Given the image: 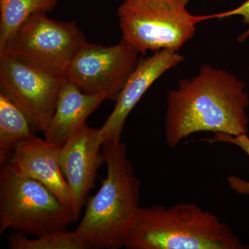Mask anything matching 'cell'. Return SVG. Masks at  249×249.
I'll return each instance as SVG.
<instances>
[{
  "label": "cell",
  "mask_w": 249,
  "mask_h": 249,
  "mask_svg": "<svg viewBox=\"0 0 249 249\" xmlns=\"http://www.w3.org/2000/svg\"><path fill=\"white\" fill-rule=\"evenodd\" d=\"M12 249H88V246L78 240L74 231H56L28 238L22 232L11 234L8 238Z\"/></svg>",
  "instance_id": "obj_15"
},
{
  "label": "cell",
  "mask_w": 249,
  "mask_h": 249,
  "mask_svg": "<svg viewBox=\"0 0 249 249\" xmlns=\"http://www.w3.org/2000/svg\"><path fill=\"white\" fill-rule=\"evenodd\" d=\"M241 16V17L242 18V19H243V22L249 25V0H247V1L242 3L240 6H237L235 9L230 10V11H226V12L214 15V18H218V19H222V18L231 17V16ZM249 36V28L248 30L239 37L238 41H240L241 42H243Z\"/></svg>",
  "instance_id": "obj_17"
},
{
  "label": "cell",
  "mask_w": 249,
  "mask_h": 249,
  "mask_svg": "<svg viewBox=\"0 0 249 249\" xmlns=\"http://www.w3.org/2000/svg\"><path fill=\"white\" fill-rule=\"evenodd\" d=\"M140 54L123 38L111 46L85 42L69 67L67 80L83 93L103 95L116 101Z\"/></svg>",
  "instance_id": "obj_7"
},
{
  "label": "cell",
  "mask_w": 249,
  "mask_h": 249,
  "mask_svg": "<svg viewBox=\"0 0 249 249\" xmlns=\"http://www.w3.org/2000/svg\"><path fill=\"white\" fill-rule=\"evenodd\" d=\"M34 132L24 111L0 91V163L4 164L10 152L21 142L34 137Z\"/></svg>",
  "instance_id": "obj_13"
},
{
  "label": "cell",
  "mask_w": 249,
  "mask_h": 249,
  "mask_svg": "<svg viewBox=\"0 0 249 249\" xmlns=\"http://www.w3.org/2000/svg\"><path fill=\"white\" fill-rule=\"evenodd\" d=\"M77 219L71 208L9 161L0 172V234L7 229L34 236L65 230Z\"/></svg>",
  "instance_id": "obj_4"
},
{
  "label": "cell",
  "mask_w": 249,
  "mask_h": 249,
  "mask_svg": "<svg viewBox=\"0 0 249 249\" xmlns=\"http://www.w3.org/2000/svg\"><path fill=\"white\" fill-rule=\"evenodd\" d=\"M60 147L34 135L18 144L7 161L24 175L43 183L64 204L73 210L71 192L60 166Z\"/></svg>",
  "instance_id": "obj_11"
},
{
  "label": "cell",
  "mask_w": 249,
  "mask_h": 249,
  "mask_svg": "<svg viewBox=\"0 0 249 249\" xmlns=\"http://www.w3.org/2000/svg\"><path fill=\"white\" fill-rule=\"evenodd\" d=\"M57 3L58 0H0V50L28 18L47 14Z\"/></svg>",
  "instance_id": "obj_14"
},
{
  "label": "cell",
  "mask_w": 249,
  "mask_h": 249,
  "mask_svg": "<svg viewBox=\"0 0 249 249\" xmlns=\"http://www.w3.org/2000/svg\"><path fill=\"white\" fill-rule=\"evenodd\" d=\"M191 0H124L118 8L123 39L141 54L178 52L196 34V24L213 16H195Z\"/></svg>",
  "instance_id": "obj_5"
},
{
  "label": "cell",
  "mask_w": 249,
  "mask_h": 249,
  "mask_svg": "<svg viewBox=\"0 0 249 249\" xmlns=\"http://www.w3.org/2000/svg\"><path fill=\"white\" fill-rule=\"evenodd\" d=\"M65 75L52 73L0 53V89L27 115L34 131L44 132L53 116Z\"/></svg>",
  "instance_id": "obj_8"
},
{
  "label": "cell",
  "mask_w": 249,
  "mask_h": 249,
  "mask_svg": "<svg viewBox=\"0 0 249 249\" xmlns=\"http://www.w3.org/2000/svg\"><path fill=\"white\" fill-rule=\"evenodd\" d=\"M128 249H246L231 228L192 203L139 207L124 242Z\"/></svg>",
  "instance_id": "obj_3"
},
{
  "label": "cell",
  "mask_w": 249,
  "mask_h": 249,
  "mask_svg": "<svg viewBox=\"0 0 249 249\" xmlns=\"http://www.w3.org/2000/svg\"><path fill=\"white\" fill-rule=\"evenodd\" d=\"M246 85L232 73L211 65L178 82L167 95L165 140L170 148L197 132L247 134L249 105Z\"/></svg>",
  "instance_id": "obj_1"
},
{
  "label": "cell",
  "mask_w": 249,
  "mask_h": 249,
  "mask_svg": "<svg viewBox=\"0 0 249 249\" xmlns=\"http://www.w3.org/2000/svg\"><path fill=\"white\" fill-rule=\"evenodd\" d=\"M86 38L74 22L50 19L47 14L28 18L0 53L16 57L45 71L65 75Z\"/></svg>",
  "instance_id": "obj_6"
},
{
  "label": "cell",
  "mask_w": 249,
  "mask_h": 249,
  "mask_svg": "<svg viewBox=\"0 0 249 249\" xmlns=\"http://www.w3.org/2000/svg\"><path fill=\"white\" fill-rule=\"evenodd\" d=\"M106 100L101 94H87L68 80L62 85L53 116L45 130V139L62 146Z\"/></svg>",
  "instance_id": "obj_12"
},
{
  "label": "cell",
  "mask_w": 249,
  "mask_h": 249,
  "mask_svg": "<svg viewBox=\"0 0 249 249\" xmlns=\"http://www.w3.org/2000/svg\"><path fill=\"white\" fill-rule=\"evenodd\" d=\"M103 145L99 129L85 124L60 147V166L71 192L76 219L94 186L98 168L105 163Z\"/></svg>",
  "instance_id": "obj_9"
},
{
  "label": "cell",
  "mask_w": 249,
  "mask_h": 249,
  "mask_svg": "<svg viewBox=\"0 0 249 249\" xmlns=\"http://www.w3.org/2000/svg\"><path fill=\"white\" fill-rule=\"evenodd\" d=\"M102 151L107 175L87 200L84 215L73 231L89 249H121L140 207L141 181L121 140L105 142Z\"/></svg>",
  "instance_id": "obj_2"
},
{
  "label": "cell",
  "mask_w": 249,
  "mask_h": 249,
  "mask_svg": "<svg viewBox=\"0 0 249 249\" xmlns=\"http://www.w3.org/2000/svg\"><path fill=\"white\" fill-rule=\"evenodd\" d=\"M184 60L178 52L163 49L141 58L132 74L121 89L114 109L99 129L105 142L121 140V134L127 116L132 112L149 88L165 72L178 66Z\"/></svg>",
  "instance_id": "obj_10"
},
{
  "label": "cell",
  "mask_w": 249,
  "mask_h": 249,
  "mask_svg": "<svg viewBox=\"0 0 249 249\" xmlns=\"http://www.w3.org/2000/svg\"><path fill=\"white\" fill-rule=\"evenodd\" d=\"M209 142H224L232 144L240 147L249 157V137L247 134L232 136L224 133H214L211 139H204ZM227 181L231 188L239 194L249 195V181H245L235 176L227 178Z\"/></svg>",
  "instance_id": "obj_16"
}]
</instances>
